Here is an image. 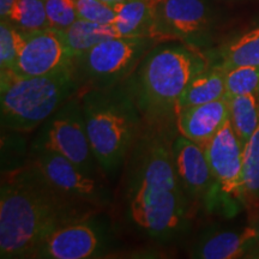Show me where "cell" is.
<instances>
[{
	"label": "cell",
	"instance_id": "cell-3",
	"mask_svg": "<svg viewBox=\"0 0 259 259\" xmlns=\"http://www.w3.org/2000/svg\"><path fill=\"white\" fill-rule=\"evenodd\" d=\"M73 67L45 76H22L14 70L0 73L3 128L28 132L48 120L77 87Z\"/></svg>",
	"mask_w": 259,
	"mask_h": 259
},
{
	"label": "cell",
	"instance_id": "cell-14",
	"mask_svg": "<svg viewBox=\"0 0 259 259\" xmlns=\"http://www.w3.org/2000/svg\"><path fill=\"white\" fill-rule=\"evenodd\" d=\"M176 118L179 135L205 148L229 119V97L189 107L177 113Z\"/></svg>",
	"mask_w": 259,
	"mask_h": 259
},
{
	"label": "cell",
	"instance_id": "cell-24",
	"mask_svg": "<svg viewBox=\"0 0 259 259\" xmlns=\"http://www.w3.org/2000/svg\"><path fill=\"white\" fill-rule=\"evenodd\" d=\"M227 96L259 95V66H238L226 71Z\"/></svg>",
	"mask_w": 259,
	"mask_h": 259
},
{
	"label": "cell",
	"instance_id": "cell-31",
	"mask_svg": "<svg viewBox=\"0 0 259 259\" xmlns=\"http://www.w3.org/2000/svg\"><path fill=\"white\" fill-rule=\"evenodd\" d=\"M254 257H257V258H259V251L257 252V253H255V254H254Z\"/></svg>",
	"mask_w": 259,
	"mask_h": 259
},
{
	"label": "cell",
	"instance_id": "cell-29",
	"mask_svg": "<svg viewBox=\"0 0 259 259\" xmlns=\"http://www.w3.org/2000/svg\"><path fill=\"white\" fill-rule=\"evenodd\" d=\"M103 2L107 3V4L112 5V6H115L116 4H119V3H121L122 0H103Z\"/></svg>",
	"mask_w": 259,
	"mask_h": 259
},
{
	"label": "cell",
	"instance_id": "cell-9",
	"mask_svg": "<svg viewBox=\"0 0 259 259\" xmlns=\"http://www.w3.org/2000/svg\"><path fill=\"white\" fill-rule=\"evenodd\" d=\"M204 150L216 187L226 196L244 199V145L235 135L229 119L206 144Z\"/></svg>",
	"mask_w": 259,
	"mask_h": 259
},
{
	"label": "cell",
	"instance_id": "cell-25",
	"mask_svg": "<svg viewBox=\"0 0 259 259\" xmlns=\"http://www.w3.org/2000/svg\"><path fill=\"white\" fill-rule=\"evenodd\" d=\"M50 28L64 30L78 19L76 0H46Z\"/></svg>",
	"mask_w": 259,
	"mask_h": 259
},
{
	"label": "cell",
	"instance_id": "cell-13",
	"mask_svg": "<svg viewBox=\"0 0 259 259\" xmlns=\"http://www.w3.org/2000/svg\"><path fill=\"white\" fill-rule=\"evenodd\" d=\"M171 156L178 180L185 196L192 199L208 197L216 185L204 148L179 135L171 143Z\"/></svg>",
	"mask_w": 259,
	"mask_h": 259
},
{
	"label": "cell",
	"instance_id": "cell-30",
	"mask_svg": "<svg viewBox=\"0 0 259 259\" xmlns=\"http://www.w3.org/2000/svg\"><path fill=\"white\" fill-rule=\"evenodd\" d=\"M150 2H151V3H154V4H156V5H157L158 3L161 2V0H150Z\"/></svg>",
	"mask_w": 259,
	"mask_h": 259
},
{
	"label": "cell",
	"instance_id": "cell-7",
	"mask_svg": "<svg viewBox=\"0 0 259 259\" xmlns=\"http://www.w3.org/2000/svg\"><path fill=\"white\" fill-rule=\"evenodd\" d=\"M38 148L63 155L93 176L97 160L87 134L82 103L67 100L51 116Z\"/></svg>",
	"mask_w": 259,
	"mask_h": 259
},
{
	"label": "cell",
	"instance_id": "cell-20",
	"mask_svg": "<svg viewBox=\"0 0 259 259\" xmlns=\"http://www.w3.org/2000/svg\"><path fill=\"white\" fill-rule=\"evenodd\" d=\"M229 121L244 145L259 126V99L254 94L229 97Z\"/></svg>",
	"mask_w": 259,
	"mask_h": 259
},
{
	"label": "cell",
	"instance_id": "cell-21",
	"mask_svg": "<svg viewBox=\"0 0 259 259\" xmlns=\"http://www.w3.org/2000/svg\"><path fill=\"white\" fill-rule=\"evenodd\" d=\"M9 21L24 32L50 28L46 11V0H17Z\"/></svg>",
	"mask_w": 259,
	"mask_h": 259
},
{
	"label": "cell",
	"instance_id": "cell-22",
	"mask_svg": "<svg viewBox=\"0 0 259 259\" xmlns=\"http://www.w3.org/2000/svg\"><path fill=\"white\" fill-rule=\"evenodd\" d=\"M244 200L252 204L259 202V126L244 147L242 161Z\"/></svg>",
	"mask_w": 259,
	"mask_h": 259
},
{
	"label": "cell",
	"instance_id": "cell-16",
	"mask_svg": "<svg viewBox=\"0 0 259 259\" xmlns=\"http://www.w3.org/2000/svg\"><path fill=\"white\" fill-rule=\"evenodd\" d=\"M114 28L121 37H150L154 40L156 4L150 0H122L114 6Z\"/></svg>",
	"mask_w": 259,
	"mask_h": 259
},
{
	"label": "cell",
	"instance_id": "cell-15",
	"mask_svg": "<svg viewBox=\"0 0 259 259\" xmlns=\"http://www.w3.org/2000/svg\"><path fill=\"white\" fill-rule=\"evenodd\" d=\"M257 235L253 226L241 231H225L202 239L192 257L200 259H235L248 257L257 250Z\"/></svg>",
	"mask_w": 259,
	"mask_h": 259
},
{
	"label": "cell",
	"instance_id": "cell-17",
	"mask_svg": "<svg viewBox=\"0 0 259 259\" xmlns=\"http://www.w3.org/2000/svg\"><path fill=\"white\" fill-rule=\"evenodd\" d=\"M227 96L226 70L220 64L210 66L191 80L176 106V115L189 107L203 105Z\"/></svg>",
	"mask_w": 259,
	"mask_h": 259
},
{
	"label": "cell",
	"instance_id": "cell-12",
	"mask_svg": "<svg viewBox=\"0 0 259 259\" xmlns=\"http://www.w3.org/2000/svg\"><path fill=\"white\" fill-rule=\"evenodd\" d=\"M103 247L101 233L85 220L61 226L46 239L36 258L87 259L96 257Z\"/></svg>",
	"mask_w": 259,
	"mask_h": 259
},
{
	"label": "cell",
	"instance_id": "cell-19",
	"mask_svg": "<svg viewBox=\"0 0 259 259\" xmlns=\"http://www.w3.org/2000/svg\"><path fill=\"white\" fill-rule=\"evenodd\" d=\"M220 65L226 71L238 66H259V24L223 45Z\"/></svg>",
	"mask_w": 259,
	"mask_h": 259
},
{
	"label": "cell",
	"instance_id": "cell-28",
	"mask_svg": "<svg viewBox=\"0 0 259 259\" xmlns=\"http://www.w3.org/2000/svg\"><path fill=\"white\" fill-rule=\"evenodd\" d=\"M254 227V229H255V235H257V244H258V247H257V250H255V252L253 253V255H252V257H254V254L257 253V252L259 251V218L255 220V222H254V225H252Z\"/></svg>",
	"mask_w": 259,
	"mask_h": 259
},
{
	"label": "cell",
	"instance_id": "cell-18",
	"mask_svg": "<svg viewBox=\"0 0 259 259\" xmlns=\"http://www.w3.org/2000/svg\"><path fill=\"white\" fill-rule=\"evenodd\" d=\"M59 31L74 61L100 42L119 36L113 24H100L80 18Z\"/></svg>",
	"mask_w": 259,
	"mask_h": 259
},
{
	"label": "cell",
	"instance_id": "cell-8",
	"mask_svg": "<svg viewBox=\"0 0 259 259\" xmlns=\"http://www.w3.org/2000/svg\"><path fill=\"white\" fill-rule=\"evenodd\" d=\"M212 25V11L205 0H161L156 5L154 40L199 47L209 38Z\"/></svg>",
	"mask_w": 259,
	"mask_h": 259
},
{
	"label": "cell",
	"instance_id": "cell-27",
	"mask_svg": "<svg viewBox=\"0 0 259 259\" xmlns=\"http://www.w3.org/2000/svg\"><path fill=\"white\" fill-rule=\"evenodd\" d=\"M16 2L17 0H0V17L2 19H9Z\"/></svg>",
	"mask_w": 259,
	"mask_h": 259
},
{
	"label": "cell",
	"instance_id": "cell-5",
	"mask_svg": "<svg viewBox=\"0 0 259 259\" xmlns=\"http://www.w3.org/2000/svg\"><path fill=\"white\" fill-rule=\"evenodd\" d=\"M83 112L92 149L107 173L121 164L138 127L131 96L122 90L100 88L83 97Z\"/></svg>",
	"mask_w": 259,
	"mask_h": 259
},
{
	"label": "cell",
	"instance_id": "cell-4",
	"mask_svg": "<svg viewBox=\"0 0 259 259\" xmlns=\"http://www.w3.org/2000/svg\"><path fill=\"white\" fill-rule=\"evenodd\" d=\"M210 67L209 59L192 45L155 48L138 72L137 99L144 112L155 118L176 115V106L194 77Z\"/></svg>",
	"mask_w": 259,
	"mask_h": 259
},
{
	"label": "cell",
	"instance_id": "cell-6",
	"mask_svg": "<svg viewBox=\"0 0 259 259\" xmlns=\"http://www.w3.org/2000/svg\"><path fill=\"white\" fill-rule=\"evenodd\" d=\"M154 42L150 37L107 38L76 59L74 70L89 83L108 88L130 73Z\"/></svg>",
	"mask_w": 259,
	"mask_h": 259
},
{
	"label": "cell",
	"instance_id": "cell-10",
	"mask_svg": "<svg viewBox=\"0 0 259 259\" xmlns=\"http://www.w3.org/2000/svg\"><path fill=\"white\" fill-rule=\"evenodd\" d=\"M24 34L15 72L22 76H45L74 66V59L59 30L47 28Z\"/></svg>",
	"mask_w": 259,
	"mask_h": 259
},
{
	"label": "cell",
	"instance_id": "cell-11",
	"mask_svg": "<svg viewBox=\"0 0 259 259\" xmlns=\"http://www.w3.org/2000/svg\"><path fill=\"white\" fill-rule=\"evenodd\" d=\"M32 164L40 169L52 185L73 198L94 203L101 197L100 186L93 176L85 173L63 155L37 148Z\"/></svg>",
	"mask_w": 259,
	"mask_h": 259
},
{
	"label": "cell",
	"instance_id": "cell-2",
	"mask_svg": "<svg viewBox=\"0 0 259 259\" xmlns=\"http://www.w3.org/2000/svg\"><path fill=\"white\" fill-rule=\"evenodd\" d=\"M139 158L130 198L132 221L156 238L174 234L185 220L186 200L174 168L171 145L155 136Z\"/></svg>",
	"mask_w": 259,
	"mask_h": 259
},
{
	"label": "cell",
	"instance_id": "cell-26",
	"mask_svg": "<svg viewBox=\"0 0 259 259\" xmlns=\"http://www.w3.org/2000/svg\"><path fill=\"white\" fill-rule=\"evenodd\" d=\"M78 18L100 24H114L115 9L103 0H76Z\"/></svg>",
	"mask_w": 259,
	"mask_h": 259
},
{
	"label": "cell",
	"instance_id": "cell-23",
	"mask_svg": "<svg viewBox=\"0 0 259 259\" xmlns=\"http://www.w3.org/2000/svg\"><path fill=\"white\" fill-rule=\"evenodd\" d=\"M25 34L9 19L0 23V69L14 70L24 44Z\"/></svg>",
	"mask_w": 259,
	"mask_h": 259
},
{
	"label": "cell",
	"instance_id": "cell-1",
	"mask_svg": "<svg viewBox=\"0 0 259 259\" xmlns=\"http://www.w3.org/2000/svg\"><path fill=\"white\" fill-rule=\"evenodd\" d=\"M74 200L52 185L35 164L3 174L0 257L36 258L52 233L83 219Z\"/></svg>",
	"mask_w": 259,
	"mask_h": 259
}]
</instances>
